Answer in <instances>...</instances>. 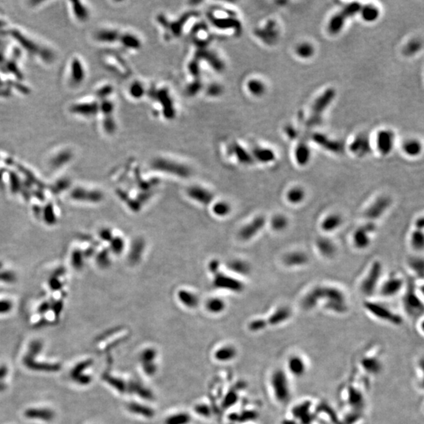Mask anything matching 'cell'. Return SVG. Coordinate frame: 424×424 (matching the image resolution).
Segmentation results:
<instances>
[{"mask_svg": "<svg viewBox=\"0 0 424 424\" xmlns=\"http://www.w3.org/2000/svg\"><path fill=\"white\" fill-rule=\"evenodd\" d=\"M152 166L159 171L174 174L180 178H188L191 174L190 169L186 165L168 158H157L152 162Z\"/></svg>", "mask_w": 424, "mask_h": 424, "instance_id": "obj_14", "label": "cell"}, {"mask_svg": "<svg viewBox=\"0 0 424 424\" xmlns=\"http://www.w3.org/2000/svg\"><path fill=\"white\" fill-rule=\"evenodd\" d=\"M269 225L271 230L275 233H283L288 228L290 225V219L288 217L283 213H276L272 215Z\"/></svg>", "mask_w": 424, "mask_h": 424, "instance_id": "obj_28", "label": "cell"}, {"mask_svg": "<svg viewBox=\"0 0 424 424\" xmlns=\"http://www.w3.org/2000/svg\"><path fill=\"white\" fill-rule=\"evenodd\" d=\"M413 229L416 230H424V218L423 215H419L416 218L413 222Z\"/></svg>", "mask_w": 424, "mask_h": 424, "instance_id": "obj_51", "label": "cell"}, {"mask_svg": "<svg viewBox=\"0 0 424 424\" xmlns=\"http://www.w3.org/2000/svg\"><path fill=\"white\" fill-rule=\"evenodd\" d=\"M65 84L70 89H78L87 78V68L80 56L71 57L65 69Z\"/></svg>", "mask_w": 424, "mask_h": 424, "instance_id": "obj_6", "label": "cell"}, {"mask_svg": "<svg viewBox=\"0 0 424 424\" xmlns=\"http://www.w3.org/2000/svg\"><path fill=\"white\" fill-rule=\"evenodd\" d=\"M13 307L11 301L8 299H0V313H6L10 311Z\"/></svg>", "mask_w": 424, "mask_h": 424, "instance_id": "obj_50", "label": "cell"}, {"mask_svg": "<svg viewBox=\"0 0 424 424\" xmlns=\"http://www.w3.org/2000/svg\"><path fill=\"white\" fill-rule=\"evenodd\" d=\"M190 421L189 414L184 413H174L165 420V424H188Z\"/></svg>", "mask_w": 424, "mask_h": 424, "instance_id": "obj_41", "label": "cell"}, {"mask_svg": "<svg viewBox=\"0 0 424 424\" xmlns=\"http://www.w3.org/2000/svg\"><path fill=\"white\" fill-rule=\"evenodd\" d=\"M404 150L410 156H417L421 151L420 143L416 141H410L404 145Z\"/></svg>", "mask_w": 424, "mask_h": 424, "instance_id": "obj_43", "label": "cell"}, {"mask_svg": "<svg viewBox=\"0 0 424 424\" xmlns=\"http://www.w3.org/2000/svg\"><path fill=\"white\" fill-rule=\"evenodd\" d=\"M283 369L291 379L302 378L309 370L307 358L300 353H291L286 358Z\"/></svg>", "mask_w": 424, "mask_h": 424, "instance_id": "obj_10", "label": "cell"}, {"mask_svg": "<svg viewBox=\"0 0 424 424\" xmlns=\"http://www.w3.org/2000/svg\"><path fill=\"white\" fill-rule=\"evenodd\" d=\"M335 96V90L329 88L324 91L322 95L317 98L312 107L311 113L308 119L307 124L309 126H316L320 124L322 118V114L326 110L328 106L332 103Z\"/></svg>", "mask_w": 424, "mask_h": 424, "instance_id": "obj_12", "label": "cell"}, {"mask_svg": "<svg viewBox=\"0 0 424 424\" xmlns=\"http://www.w3.org/2000/svg\"><path fill=\"white\" fill-rule=\"evenodd\" d=\"M310 261L307 252L303 250H292L285 252L282 256V263L283 267L288 269L302 268L307 266Z\"/></svg>", "mask_w": 424, "mask_h": 424, "instance_id": "obj_17", "label": "cell"}, {"mask_svg": "<svg viewBox=\"0 0 424 424\" xmlns=\"http://www.w3.org/2000/svg\"><path fill=\"white\" fill-rule=\"evenodd\" d=\"M214 284L216 287L226 288V290L235 291V292H241L245 289V284L243 283V282H240L236 278L225 276L222 274H219L215 277Z\"/></svg>", "mask_w": 424, "mask_h": 424, "instance_id": "obj_21", "label": "cell"}, {"mask_svg": "<svg viewBox=\"0 0 424 424\" xmlns=\"http://www.w3.org/2000/svg\"><path fill=\"white\" fill-rule=\"evenodd\" d=\"M314 247L317 253L325 260H332L337 254V245L328 235L317 237L315 240Z\"/></svg>", "mask_w": 424, "mask_h": 424, "instance_id": "obj_18", "label": "cell"}, {"mask_svg": "<svg viewBox=\"0 0 424 424\" xmlns=\"http://www.w3.org/2000/svg\"><path fill=\"white\" fill-rule=\"evenodd\" d=\"M71 197L73 200L80 201H88L91 203H98L102 200V194L99 191L87 190L83 188H76L71 193Z\"/></svg>", "mask_w": 424, "mask_h": 424, "instance_id": "obj_24", "label": "cell"}, {"mask_svg": "<svg viewBox=\"0 0 424 424\" xmlns=\"http://www.w3.org/2000/svg\"><path fill=\"white\" fill-rule=\"evenodd\" d=\"M237 351L232 345H223L216 349L214 353V358L221 362H230L235 359Z\"/></svg>", "mask_w": 424, "mask_h": 424, "instance_id": "obj_29", "label": "cell"}, {"mask_svg": "<svg viewBox=\"0 0 424 424\" xmlns=\"http://www.w3.org/2000/svg\"><path fill=\"white\" fill-rule=\"evenodd\" d=\"M343 215L337 212H331L323 217L319 227L324 235H328L338 231L343 226Z\"/></svg>", "mask_w": 424, "mask_h": 424, "instance_id": "obj_20", "label": "cell"}, {"mask_svg": "<svg viewBox=\"0 0 424 424\" xmlns=\"http://www.w3.org/2000/svg\"><path fill=\"white\" fill-rule=\"evenodd\" d=\"M361 6L358 2H352L349 4L339 13L335 14L328 24V31L330 33L337 34L343 28L347 18L353 17L361 9Z\"/></svg>", "mask_w": 424, "mask_h": 424, "instance_id": "obj_15", "label": "cell"}, {"mask_svg": "<svg viewBox=\"0 0 424 424\" xmlns=\"http://www.w3.org/2000/svg\"><path fill=\"white\" fill-rule=\"evenodd\" d=\"M252 156L254 160L256 159L263 163H271L274 161L276 157L275 153L270 148H260V147H256L252 149Z\"/></svg>", "mask_w": 424, "mask_h": 424, "instance_id": "obj_33", "label": "cell"}, {"mask_svg": "<svg viewBox=\"0 0 424 424\" xmlns=\"http://www.w3.org/2000/svg\"><path fill=\"white\" fill-rule=\"evenodd\" d=\"M69 10L72 18L78 23H86L90 20L91 12L89 8L82 2H69Z\"/></svg>", "mask_w": 424, "mask_h": 424, "instance_id": "obj_23", "label": "cell"}, {"mask_svg": "<svg viewBox=\"0 0 424 424\" xmlns=\"http://www.w3.org/2000/svg\"><path fill=\"white\" fill-rule=\"evenodd\" d=\"M269 395L275 404L284 406L290 402L292 396L291 378L283 368L273 369L267 379Z\"/></svg>", "mask_w": 424, "mask_h": 424, "instance_id": "obj_1", "label": "cell"}, {"mask_svg": "<svg viewBox=\"0 0 424 424\" xmlns=\"http://www.w3.org/2000/svg\"><path fill=\"white\" fill-rule=\"evenodd\" d=\"M358 369L363 372L364 374L368 376H378L383 370V361L381 354L376 352V350H366L362 353L357 361Z\"/></svg>", "mask_w": 424, "mask_h": 424, "instance_id": "obj_9", "label": "cell"}, {"mask_svg": "<svg viewBox=\"0 0 424 424\" xmlns=\"http://www.w3.org/2000/svg\"><path fill=\"white\" fill-rule=\"evenodd\" d=\"M178 298L182 303L187 307H195L199 302L196 294L187 291H181L178 293Z\"/></svg>", "mask_w": 424, "mask_h": 424, "instance_id": "obj_37", "label": "cell"}, {"mask_svg": "<svg viewBox=\"0 0 424 424\" xmlns=\"http://www.w3.org/2000/svg\"><path fill=\"white\" fill-rule=\"evenodd\" d=\"M402 307L408 317L420 319L424 314V285L417 283L413 277L406 279V286L402 291Z\"/></svg>", "mask_w": 424, "mask_h": 424, "instance_id": "obj_3", "label": "cell"}, {"mask_svg": "<svg viewBox=\"0 0 424 424\" xmlns=\"http://www.w3.org/2000/svg\"><path fill=\"white\" fill-rule=\"evenodd\" d=\"M72 156V152L70 150H68L67 148H62V149H58L57 150L56 154H52L50 157V165L53 167H59L65 164V163L69 161Z\"/></svg>", "mask_w": 424, "mask_h": 424, "instance_id": "obj_35", "label": "cell"}, {"mask_svg": "<svg viewBox=\"0 0 424 424\" xmlns=\"http://www.w3.org/2000/svg\"><path fill=\"white\" fill-rule=\"evenodd\" d=\"M99 102L95 97H87L73 102L69 106V112L73 115L83 118H91L98 115Z\"/></svg>", "mask_w": 424, "mask_h": 424, "instance_id": "obj_13", "label": "cell"}, {"mask_svg": "<svg viewBox=\"0 0 424 424\" xmlns=\"http://www.w3.org/2000/svg\"><path fill=\"white\" fill-rule=\"evenodd\" d=\"M363 307L369 316L380 322L394 326H400L404 320L400 313H397L386 304L379 301L368 298L364 301Z\"/></svg>", "mask_w": 424, "mask_h": 424, "instance_id": "obj_4", "label": "cell"}, {"mask_svg": "<svg viewBox=\"0 0 424 424\" xmlns=\"http://www.w3.org/2000/svg\"><path fill=\"white\" fill-rule=\"evenodd\" d=\"M319 306L335 315H343L349 310L346 292L338 286L319 284Z\"/></svg>", "mask_w": 424, "mask_h": 424, "instance_id": "obj_2", "label": "cell"}, {"mask_svg": "<svg viewBox=\"0 0 424 424\" xmlns=\"http://www.w3.org/2000/svg\"><path fill=\"white\" fill-rule=\"evenodd\" d=\"M213 211L215 215H219V216H225V215H228L229 212H230V207L229 204L225 202L218 203L214 206Z\"/></svg>", "mask_w": 424, "mask_h": 424, "instance_id": "obj_47", "label": "cell"}, {"mask_svg": "<svg viewBox=\"0 0 424 424\" xmlns=\"http://www.w3.org/2000/svg\"><path fill=\"white\" fill-rule=\"evenodd\" d=\"M284 197H285L286 202L290 205H301L306 200V192L302 186L295 185L287 189Z\"/></svg>", "mask_w": 424, "mask_h": 424, "instance_id": "obj_25", "label": "cell"}, {"mask_svg": "<svg viewBox=\"0 0 424 424\" xmlns=\"http://www.w3.org/2000/svg\"><path fill=\"white\" fill-rule=\"evenodd\" d=\"M110 241L112 242L111 247L113 252L115 254H120V253H121L124 248V240L121 239L120 237H117V238H113Z\"/></svg>", "mask_w": 424, "mask_h": 424, "instance_id": "obj_48", "label": "cell"}, {"mask_svg": "<svg viewBox=\"0 0 424 424\" xmlns=\"http://www.w3.org/2000/svg\"><path fill=\"white\" fill-rule=\"evenodd\" d=\"M313 141L318 143L320 145L326 148L328 150L333 152H341L343 151V146L342 144L338 143L337 141H332L329 140L328 138L325 136L320 135V134H316L313 136Z\"/></svg>", "mask_w": 424, "mask_h": 424, "instance_id": "obj_34", "label": "cell"}, {"mask_svg": "<svg viewBox=\"0 0 424 424\" xmlns=\"http://www.w3.org/2000/svg\"><path fill=\"white\" fill-rule=\"evenodd\" d=\"M206 307L210 313H221L224 310L225 302L220 298H211L206 304Z\"/></svg>", "mask_w": 424, "mask_h": 424, "instance_id": "obj_42", "label": "cell"}, {"mask_svg": "<svg viewBox=\"0 0 424 424\" xmlns=\"http://www.w3.org/2000/svg\"><path fill=\"white\" fill-rule=\"evenodd\" d=\"M410 248L415 252H422L424 249V230L413 229L409 238Z\"/></svg>", "mask_w": 424, "mask_h": 424, "instance_id": "obj_32", "label": "cell"}, {"mask_svg": "<svg viewBox=\"0 0 424 424\" xmlns=\"http://www.w3.org/2000/svg\"><path fill=\"white\" fill-rule=\"evenodd\" d=\"M406 279L400 274L392 273L382 280L378 294L384 298H391L401 294L406 286Z\"/></svg>", "mask_w": 424, "mask_h": 424, "instance_id": "obj_11", "label": "cell"}, {"mask_svg": "<svg viewBox=\"0 0 424 424\" xmlns=\"http://www.w3.org/2000/svg\"><path fill=\"white\" fill-rule=\"evenodd\" d=\"M72 265L74 266L76 268L80 269V267L83 266L82 264V261H83V258H82L81 253H80V251H74V252L72 254Z\"/></svg>", "mask_w": 424, "mask_h": 424, "instance_id": "obj_49", "label": "cell"}, {"mask_svg": "<svg viewBox=\"0 0 424 424\" xmlns=\"http://www.w3.org/2000/svg\"><path fill=\"white\" fill-rule=\"evenodd\" d=\"M230 267L233 271L241 275H248L251 272L249 263L244 260H234L230 263Z\"/></svg>", "mask_w": 424, "mask_h": 424, "instance_id": "obj_39", "label": "cell"}, {"mask_svg": "<svg viewBox=\"0 0 424 424\" xmlns=\"http://www.w3.org/2000/svg\"><path fill=\"white\" fill-rule=\"evenodd\" d=\"M296 51L297 54L302 58H309L310 56L313 55L314 50L312 45L309 43H302L297 47Z\"/></svg>", "mask_w": 424, "mask_h": 424, "instance_id": "obj_44", "label": "cell"}, {"mask_svg": "<svg viewBox=\"0 0 424 424\" xmlns=\"http://www.w3.org/2000/svg\"><path fill=\"white\" fill-rule=\"evenodd\" d=\"M187 193L190 198L202 204H208L213 199L212 193L208 189L201 187L200 185L191 186L188 189Z\"/></svg>", "mask_w": 424, "mask_h": 424, "instance_id": "obj_26", "label": "cell"}, {"mask_svg": "<svg viewBox=\"0 0 424 424\" xmlns=\"http://www.w3.org/2000/svg\"><path fill=\"white\" fill-rule=\"evenodd\" d=\"M144 87L142 84L136 82L135 84H132L130 88L131 95L133 98H139L140 97H142L144 94Z\"/></svg>", "mask_w": 424, "mask_h": 424, "instance_id": "obj_46", "label": "cell"}, {"mask_svg": "<svg viewBox=\"0 0 424 424\" xmlns=\"http://www.w3.org/2000/svg\"><path fill=\"white\" fill-rule=\"evenodd\" d=\"M384 277V265L380 260H375L365 273L359 283V291L365 298H372L378 292Z\"/></svg>", "mask_w": 424, "mask_h": 424, "instance_id": "obj_5", "label": "cell"}, {"mask_svg": "<svg viewBox=\"0 0 424 424\" xmlns=\"http://www.w3.org/2000/svg\"><path fill=\"white\" fill-rule=\"evenodd\" d=\"M361 15L364 20L368 22H372L377 19L380 13H379V9L376 6L368 5V6H364L363 8L361 7Z\"/></svg>", "mask_w": 424, "mask_h": 424, "instance_id": "obj_40", "label": "cell"}, {"mask_svg": "<svg viewBox=\"0 0 424 424\" xmlns=\"http://www.w3.org/2000/svg\"><path fill=\"white\" fill-rule=\"evenodd\" d=\"M247 89L254 96H261L263 93L265 92L266 88L263 82L252 79L248 81Z\"/></svg>", "mask_w": 424, "mask_h": 424, "instance_id": "obj_38", "label": "cell"}, {"mask_svg": "<svg viewBox=\"0 0 424 424\" xmlns=\"http://www.w3.org/2000/svg\"><path fill=\"white\" fill-rule=\"evenodd\" d=\"M249 328L252 332H260L267 328L265 318H257L252 320L249 324Z\"/></svg>", "mask_w": 424, "mask_h": 424, "instance_id": "obj_45", "label": "cell"}, {"mask_svg": "<svg viewBox=\"0 0 424 424\" xmlns=\"http://www.w3.org/2000/svg\"><path fill=\"white\" fill-rule=\"evenodd\" d=\"M294 155H295V160L299 166L304 167V166L308 164L309 160H310L311 152H310L309 146H308L306 141H301L297 145Z\"/></svg>", "mask_w": 424, "mask_h": 424, "instance_id": "obj_31", "label": "cell"}, {"mask_svg": "<svg viewBox=\"0 0 424 424\" xmlns=\"http://www.w3.org/2000/svg\"><path fill=\"white\" fill-rule=\"evenodd\" d=\"M377 146L383 155H387L394 146V135L389 131H382L377 137Z\"/></svg>", "mask_w": 424, "mask_h": 424, "instance_id": "obj_27", "label": "cell"}, {"mask_svg": "<svg viewBox=\"0 0 424 424\" xmlns=\"http://www.w3.org/2000/svg\"><path fill=\"white\" fill-rule=\"evenodd\" d=\"M377 231L376 222L365 221L353 232L351 242L358 251H365L372 245V237Z\"/></svg>", "mask_w": 424, "mask_h": 424, "instance_id": "obj_7", "label": "cell"}, {"mask_svg": "<svg viewBox=\"0 0 424 424\" xmlns=\"http://www.w3.org/2000/svg\"><path fill=\"white\" fill-rule=\"evenodd\" d=\"M393 204V200L388 195H379L364 210L365 221L376 222L387 215Z\"/></svg>", "mask_w": 424, "mask_h": 424, "instance_id": "obj_8", "label": "cell"}, {"mask_svg": "<svg viewBox=\"0 0 424 424\" xmlns=\"http://www.w3.org/2000/svg\"><path fill=\"white\" fill-rule=\"evenodd\" d=\"M121 33L120 30L112 27H103L97 30L95 39L98 43H115L120 41Z\"/></svg>", "mask_w": 424, "mask_h": 424, "instance_id": "obj_22", "label": "cell"}, {"mask_svg": "<svg viewBox=\"0 0 424 424\" xmlns=\"http://www.w3.org/2000/svg\"><path fill=\"white\" fill-rule=\"evenodd\" d=\"M407 266L413 278L423 281L424 277V260L422 256H413L407 260Z\"/></svg>", "mask_w": 424, "mask_h": 424, "instance_id": "obj_30", "label": "cell"}, {"mask_svg": "<svg viewBox=\"0 0 424 424\" xmlns=\"http://www.w3.org/2000/svg\"><path fill=\"white\" fill-rule=\"evenodd\" d=\"M350 149L358 156H365L369 152V144L368 139L364 137L357 138L355 141L351 144Z\"/></svg>", "mask_w": 424, "mask_h": 424, "instance_id": "obj_36", "label": "cell"}, {"mask_svg": "<svg viewBox=\"0 0 424 424\" xmlns=\"http://www.w3.org/2000/svg\"><path fill=\"white\" fill-rule=\"evenodd\" d=\"M292 309L286 305H281L271 312L269 317L265 318L267 328L278 327L286 324L292 317Z\"/></svg>", "mask_w": 424, "mask_h": 424, "instance_id": "obj_19", "label": "cell"}, {"mask_svg": "<svg viewBox=\"0 0 424 424\" xmlns=\"http://www.w3.org/2000/svg\"><path fill=\"white\" fill-rule=\"evenodd\" d=\"M100 236L102 237V240H104V241H111L113 239V236H112L111 232L109 230H102V231L100 232Z\"/></svg>", "mask_w": 424, "mask_h": 424, "instance_id": "obj_52", "label": "cell"}, {"mask_svg": "<svg viewBox=\"0 0 424 424\" xmlns=\"http://www.w3.org/2000/svg\"><path fill=\"white\" fill-rule=\"evenodd\" d=\"M267 220L264 215H258L240 230L238 237L242 241H249L257 237L267 226Z\"/></svg>", "mask_w": 424, "mask_h": 424, "instance_id": "obj_16", "label": "cell"}]
</instances>
